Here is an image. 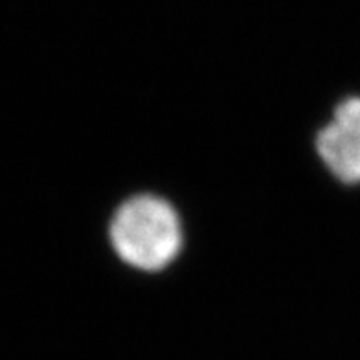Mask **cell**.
I'll use <instances>...</instances> for the list:
<instances>
[{
    "instance_id": "cell-1",
    "label": "cell",
    "mask_w": 360,
    "mask_h": 360,
    "mask_svg": "<svg viewBox=\"0 0 360 360\" xmlns=\"http://www.w3.org/2000/svg\"><path fill=\"white\" fill-rule=\"evenodd\" d=\"M110 243L127 265L147 272L160 270L179 254L180 221L166 200L138 195L116 210Z\"/></svg>"
},
{
    "instance_id": "cell-2",
    "label": "cell",
    "mask_w": 360,
    "mask_h": 360,
    "mask_svg": "<svg viewBox=\"0 0 360 360\" xmlns=\"http://www.w3.org/2000/svg\"><path fill=\"white\" fill-rule=\"evenodd\" d=\"M318 155L344 184H360V96L342 101L316 138Z\"/></svg>"
}]
</instances>
